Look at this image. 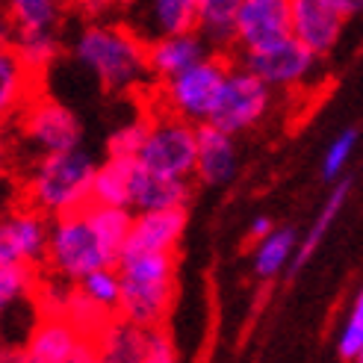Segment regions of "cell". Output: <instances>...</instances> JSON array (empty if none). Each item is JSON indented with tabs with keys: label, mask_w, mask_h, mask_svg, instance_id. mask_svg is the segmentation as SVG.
I'll return each mask as SVG.
<instances>
[{
	"label": "cell",
	"mask_w": 363,
	"mask_h": 363,
	"mask_svg": "<svg viewBox=\"0 0 363 363\" xmlns=\"http://www.w3.org/2000/svg\"><path fill=\"white\" fill-rule=\"evenodd\" d=\"M74 57L110 92H124L148 71V45L133 30L116 24H92L80 33Z\"/></svg>",
	"instance_id": "6da1fadb"
},
{
	"label": "cell",
	"mask_w": 363,
	"mask_h": 363,
	"mask_svg": "<svg viewBox=\"0 0 363 363\" xmlns=\"http://www.w3.org/2000/svg\"><path fill=\"white\" fill-rule=\"evenodd\" d=\"M95 172H98V162L86 151L42 157L27 184L33 210L53 213L57 219L65 213L83 210L89 204V195H92Z\"/></svg>",
	"instance_id": "7a4b0ae2"
},
{
	"label": "cell",
	"mask_w": 363,
	"mask_h": 363,
	"mask_svg": "<svg viewBox=\"0 0 363 363\" xmlns=\"http://www.w3.org/2000/svg\"><path fill=\"white\" fill-rule=\"evenodd\" d=\"M48 263L60 278L68 281H83L98 269H116L89 222L86 207L77 213H65L50 225Z\"/></svg>",
	"instance_id": "3957f363"
},
{
	"label": "cell",
	"mask_w": 363,
	"mask_h": 363,
	"mask_svg": "<svg viewBox=\"0 0 363 363\" xmlns=\"http://www.w3.org/2000/svg\"><path fill=\"white\" fill-rule=\"evenodd\" d=\"M136 166L172 180H189L198 166V127L174 116L154 121Z\"/></svg>",
	"instance_id": "277c9868"
},
{
	"label": "cell",
	"mask_w": 363,
	"mask_h": 363,
	"mask_svg": "<svg viewBox=\"0 0 363 363\" xmlns=\"http://www.w3.org/2000/svg\"><path fill=\"white\" fill-rule=\"evenodd\" d=\"M228 74H230L228 60L219 57V53H210L201 65H195L177 80L166 83V104L174 113V118H184L189 124L192 121L207 124L213 106L225 89Z\"/></svg>",
	"instance_id": "5b68a950"
},
{
	"label": "cell",
	"mask_w": 363,
	"mask_h": 363,
	"mask_svg": "<svg viewBox=\"0 0 363 363\" xmlns=\"http://www.w3.org/2000/svg\"><path fill=\"white\" fill-rule=\"evenodd\" d=\"M269 104H272V89L260 77H254L245 68H230L207 124L228 136L242 133L266 116Z\"/></svg>",
	"instance_id": "8992f818"
},
{
	"label": "cell",
	"mask_w": 363,
	"mask_h": 363,
	"mask_svg": "<svg viewBox=\"0 0 363 363\" xmlns=\"http://www.w3.org/2000/svg\"><path fill=\"white\" fill-rule=\"evenodd\" d=\"M24 136L42 151V157L77 151L83 127L77 116L53 98H33L21 113Z\"/></svg>",
	"instance_id": "52a82bcc"
},
{
	"label": "cell",
	"mask_w": 363,
	"mask_h": 363,
	"mask_svg": "<svg viewBox=\"0 0 363 363\" xmlns=\"http://www.w3.org/2000/svg\"><path fill=\"white\" fill-rule=\"evenodd\" d=\"M293 39V6L284 0H242L237 12V42L245 53H263Z\"/></svg>",
	"instance_id": "ba28073f"
},
{
	"label": "cell",
	"mask_w": 363,
	"mask_h": 363,
	"mask_svg": "<svg viewBox=\"0 0 363 363\" xmlns=\"http://www.w3.org/2000/svg\"><path fill=\"white\" fill-rule=\"evenodd\" d=\"M289 6H293V39L313 57H322L337 45L346 18L360 9L349 0H296Z\"/></svg>",
	"instance_id": "9c48e42d"
},
{
	"label": "cell",
	"mask_w": 363,
	"mask_h": 363,
	"mask_svg": "<svg viewBox=\"0 0 363 363\" xmlns=\"http://www.w3.org/2000/svg\"><path fill=\"white\" fill-rule=\"evenodd\" d=\"M50 225L39 210H18L0 219V266H35L48 260Z\"/></svg>",
	"instance_id": "30bf717a"
},
{
	"label": "cell",
	"mask_w": 363,
	"mask_h": 363,
	"mask_svg": "<svg viewBox=\"0 0 363 363\" xmlns=\"http://www.w3.org/2000/svg\"><path fill=\"white\" fill-rule=\"evenodd\" d=\"M174 298V281H145L121 275L118 316L142 331H160Z\"/></svg>",
	"instance_id": "8fae6325"
},
{
	"label": "cell",
	"mask_w": 363,
	"mask_h": 363,
	"mask_svg": "<svg viewBox=\"0 0 363 363\" xmlns=\"http://www.w3.org/2000/svg\"><path fill=\"white\" fill-rule=\"evenodd\" d=\"M313 62H316V57L311 50H307L301 42L289 39L272 50H263V53H245L242 68L251 71L254 77H260L272 89V86L301 83L313 71Z\"/></svg>",
	"instance_id": "7c38bea8"
},
{
	"label": "cell",
	"mask_w": 363,
	"mask_h": 363,
	"mask_svg": "<svg viewBox=\"0 0 363 363\" xmlns=\"http://www.w3.org/2000/svg\"><path fill=\"white\" fill-rule=\"evenodd\" d=\"M184 230H186V210L139 213L133 219L130 237H127L121 257H136V254H174Z\"/></svg>",
	"instance_id": "4fadbf2b"
},
{
	"label": "cell",
	"mask_w": 363,
	"mask_h": 363,
	"mask_svg": "<svg viewBox=\"0 0 363 363\" xmlns=\"http://www.w3.org/2000/svg\"><path fill=\"white\" fill-rule=\"evenodd\" d=\"M207 57H210L207 42L198 33L169 35V39H157L148 45V71L172 83L180 74L192 71L195 65H201Z\"/></svg>",
	"instance_id": "5bb4252c"
},
{
	"label": "cell",
	"mask_w": 363,
	"mask_h": 363,
	"mask_svg": "<svg viewBox=\"0 0 363 363\" xmlns=\"http://www.w3.org/2000/svg\"><path fill=\"white\" fill-rule=\"evenodd\" d=\"M192 186L189 180H172L142 166L133 169L130 180V210L139 213H166V210H186Z\"/></svg>",
	"instance_id": "9a60e30c"
},
{
	"label": "cell",
	"mask_w": 363,
	"mask_h": 363,
	"mask_svg": "<svg viewBox=\"0 0 363 363\" xmlns=\"http://www.w3.org/2000/svg\"><path fill=\"white\" fill-rule=\"evenodd\" d=\"M195 174L201 184H210V186H222L237 174V148H233V139L210 124H198Z\"/></svg>",
	"instance_id": "2e32d148"
},
{
	"label": "cell",
	"mask_w": 363,
	"mask_h": 363,
	"mask_svg": "<svg viewBox=\"0 0 363 363\" xmlns=\"http://www.w3.org/2000/svg\"><path fill=\"white\" fill-rule=\"evenodd\" d=\"M83 342L86 340L71 328L62 316H45L30 331V342L24 352H27L30 363H65Z\"/></svg>",
	"instance_id": "e0dca14e"
},
{
	"label": "cell",
	"mask_w": 363,
	"mask_h": 363,
	"mask_svg": "<svg viewBox=\"0 0 363 363\" xmlns=\"http://www.w3.org/2000/svg\"><path fill=\"white\" fill-rule=\"evenodd\" d=\"M33 71L18 57L15 45H0V121L24 113L33 101Z\"/></svg>",
	"instance_id": "ac0fdd59"
},
{
	"label": "cell",
	"mask_w": 363,
	"mask_h": 363,
	"mask_svg": "<svg viewBox=\"0 0 363 363\" xmlns=\"http://www.w3.org/2000/svg\"><path fill=\"white\" fill-rule=\"evenodd\" d=\"M133 160H106L98 166L92 180V195L89 204L95 207H116V210H130V180H133Z\"/></svg>",
	"instance_id": "d6986e66"
},
{
	"label": "cell",
	"mask_w": 363,
	"mask_h": 363,
	"mask_svg": "<svg viewBox=\"0 0 363 363\" xmlns=\"http://www.w3.org/2000/svg\"><path fill=\"white\" fill-rule=\"evenodd\" d=\"M148 334L136 325L116 319L106 334L95 342L98 346V357L101 363H145V354H148Z\"/></svg>",
	"instance_id": "ffe728a7"
},
{
	"label": "cell",
	"mask_w": 363,
	"mask_h": 363,
	"mask_svg": "<svg viewBox=\"0 0 363 363\" xmlns=\"http://www.w3.org/2000/svg\"><path fill=\"white\" fill-rule=\"evenodd\" d=\"M237 0H201L198 4V35L213 48H230L237 42Z\"/></svg>",
	"instance_id": "44dd1931"
},
{
	"label": "cell",
	"mask_w": 363,
	"mask_h": 363,
	"mask_svg": "<svg viewBox=\"0 0 363 363\" xmlns=\"http://www.w3.org/2000/svg\"><path fill=\"white\" fill-rule=\"evenodd\" d=\"M86 216L92 222L98 240L106 251L113 266H118L121 260V251L127 245V237H130V228L136 216L130 210H116V207H95V204H86Z\"/></svg>",
	"instance_id": "7402d4cb"
},
{
	"label": "cell",
	"mask_w": 363,
	"mask_h": 363,
	"mask_svg": "<svg viewBox=\"0 0 363 363\" xmlns=\"http://www.w3.org/2000/svg\"><path fill=\"white\" fill-rule=\"evenodd\" d=\"M151 27L160 39L198 33V4L195 0H157L148 9Z\"/></svg>",
	"instance_id": "603a6c76"
},
{
	"label": "cell",
	"mask_w": 363,
	"mask_h": 363,
	"mask_svg": "<svg viewBox=\"0 0 363 363\" xmlns=\"http://www.w3.org/2000/svg\"><path fill=\"white\" fill-rule=\"evenodd\" d=\"M349 189H352V180L349 177H342L340 184H337V189L328 195V201H325V207H322V213L316 216V222H313V228L307 230V237L301 240V245L296 248V257H293V263H289V275H296V272L313 257V251H316V245L322 242V237H325V230L331 228V222L337 219V213L342 210V204H346V198H349Z\"/></svg>",
	"instance_id": "cb8c5ba5"
},
{
	"label": "cell",
	"mask_w": 363,
	"mask_h": 363,
	"mask_svg": "<svg viewBox=\"0 0 363 363\" xmlns=\"http://www.w3.org/2000/svg\"><path fill=\"white\" fill-rule=\"evenodd\" d=\"M6 15L15 33H57L60 6L50 0H15Z\"/></svg>",
	"instance_id": "d4e9b609"
},
{
	"label": "cell",
	"mask_w": 363,
	"mask_h": 363,
	"mask_svg": "<svg viewBox=\"0 0 363 363\" xmlns=\"http://www.w3.org/2000/svg\"><path fill=\"white\" fill-rule=\"evenodd\" d=\"M296 230H289V228H281L275 230L266 242L257 245V254H254V272H257V278L269 281V278H275L278 272L286 266L289 260V254L296 257Z\"/></svg>",
	"instance_id": "484cf974"
},
{
	"label": "cell",
	"mask_w": 363,
	"mask_h": 363,
	"mask_svg": "<svg viewBox=\"0 0 363 363\" xmlns=\"http://www.w3.org/2000/svg\"><path fill=\"white\" fill-rule=\"evenodd\" d=\"M15 50L24 60V65L33 71L35 77L53 65L60 57V39L57 33H15Z\"/></svg>",
	"instance_id": "4316f807"
},
{
	"label": "cell",
	"mask_w": 363,
	"mask_h": 363,
	"mask_svg": "<svg viewBox=\"0 0 363 363\" xmlns=\"http://www.w3.org/2000/svg\"><path fill=\"white\" fill-rule=\"evenodd\" d=\"M80 293L86 298H92L95 304H101L104 311H118V301H121L118 269H98V272H92V275H86L80 281Z\"/></svg>",
	"instance_id": "83f0119b"
},
{
	"label": "cell",
	"mask_w": 363,
	"mask_h": 363,
	"mask_svg": "<svg viewBox=\"0 0 363 363\" xmlns=\"http://www.w3.org/2000/svg\"><path fill=\"white\" fill-rule=\"evenodd\" d=\"M148 130L151 124L148 121H130L118 127V130L110 136V142H106V151H110L113 160H133L142 154L145 148V139H148Z\"/></svg>",
	"instance_id": "f1b7e54d"
},
{
	"label": "cell",
	"mask_w": 363,
	"mask_h": 363,
	"mask_svg": "<svg viewBox=\"0 0 363 363\" xmlns=\"http://www.w3.org/2000/svg\"><path fill=\"white\" fill-rule=\"evenodd\" d=\"M33 286V275L24 266H0V316Z\"/></svg>",
	"instance_id": "f546056e"
},
{
	"label": "cell",
	"mask_w": 363,
	"mask_h": 363,
	"mask_svg": "<svg viewBox=\"0 0 363 363\" xmlns=\"http://www.w3.org/2000/svg\"><path fill=\"white\" fill-rule=\"evenodd\" d=\"M354 145H357V130H354V127H346V130H342V133L331 142L328 154H325V160H322V174H325V180H337V174L342 172V166L349 162Z\"/></svg>",
	"instance_id": "4dcf8cb0"
},
{
	"label": "cell",
	"mask_w": 363,
	"mask_h": 363,
	"mask_svg": "<svg viewBox=\"0 0 363 363\" xmlns=\"http://www.w3.org/2000/svg\"><path fill=\"white\" fill-rule=\"evenodd\" d=\"M360 349H363V286H360V293L352 304L346 328H342V334H340V354L354 360L360 354Z\"/></svg>",
	"instance_id": "1f68e13d"
},
{
	"label": "cell",
	"mask_w": 363,
	"mask_h": 363,
	"mask_svg": "<svg viewBox=\"0 0 363 363\" xmlns=\"http://www.w3.org/2000/svg\"><path fill=\"white\" fill-rule=\"evenodd\" d=\"M145 363H180L172 337L162 328L148 334V354H145Z\"/></svg>",
	"instance_id": "d6a6232c"
},
{
	"label": "cell",
	"mask_w": 363,
	"mask_h": 363,
	"mask_svg": "<svg viewBox=\"0 0 363 363\" xmlns=\"http://www.w3.org/2000/svg\"><path fill=\"white\" fill-rule=\"evenodd\" d=\"M272 233H275V225H272V219H266V216H257V219L251 222V230H248V242H266Z\"/></svg>",
	"instance_id": "836d02e7"
},
{
	"label": "cell",
	"mask_w": 363,
	"mask_h": 363,
	"mask_svg": "<svg viewBox=\"0 0 363 363\" xmlns=\"http://www.w3.org/2000/svg\"><path fill=\"white\" fill-rule=\"evenodd\" d=\"M65 363H101V357H98V346H95V342H83V346L74 352V354H71Z\"/></svg>",
	"instance_id": "e575fe53"
},
{
	"label": "cell",
	"mask_w": 363,
	"mask_h": 363,
	"mask_svg": "<svg viewBox=\"0 0 363 363\" xmlns=\"http://www.w3.org/2000/svg\"><path fill=\"white\" fill-rule=\"evenodd\" d=\"M0 363H30V357L24 349H12V346L0 342Z\"/></svg>",
	"instance_id": "d590c367"
},
{
	"label": "cell",
	"mask_w": 363,
	"mask_h": 363,
	"mask_svg": "<svg viewBox=\"0 0 363 363\" xmlns=\"http://www.w3.org/2000/svg\"><path fill=\"white\" fill-rule=\"evenodd\" d=\"M0 174H4V148H0Z\"/></svg>",
	"instance_id": "8d00e7d4"
},
{
	"label": "cell",
	"mask_w": 363,
	"mask_h": 363,
	"mask_svg": "<svg viewBox=\"0 0 363 363\" xmlns=\"http://www.w3.org/2000/svg\"><path fill=\"white\" fill-rule=\"evenodd\" d=\"M354 363H363V349H360V354L354 357Z\"/></svg>",
	"instance_id": "74e56055"
},
{
	"label": "cell",
	"mask_w": 363,
	"mask_h": 363,
	"mask_svg": "<svg viewBox=\"0 0 363 363\" xmlns=\"http://www.w3.org/2000/svg\"><path fill=\"white\" fill-rule=\"evenodd\" d=\"M0 148H4V142H0Z\"/></svg>",
	"instance_id": "f35d334b"
}]
</instances>
